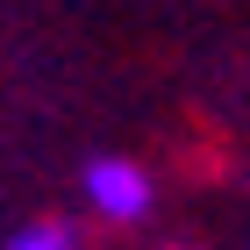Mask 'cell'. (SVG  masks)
<instances>
[{
	"instance_id": "6da1fadb",
	"label": "cell",
	"mask_w": 250,
	"mask_h": 250,
	"mask_svg": "<svg viewBox=\"0 0 250 250\" xmlns=\"http://www.w3.org/2000/svg\"><path fill=\"white\" fill-rule=\"evenodd\" d=\"M79 193H86V208L100 222H115V229H136V222H150L157 208V179L136 165V157H86V172H79Z\"/></svg>"
},
{
	"instance_id": "7a4b0ae2",
	"label": "cell",
	"mask_w": 250,
	"mask_h": 250,
	"mask_svg": "<svg viewBox=\"0 0 250 250\" xmlns=\"http://www.w3.org/2000/svg\"><path fill=\"white\" fill-rule=\"evenodd\" d=\"M0 250H79V236H72V222H21Z\"/></svg>"
}]
</instances>
